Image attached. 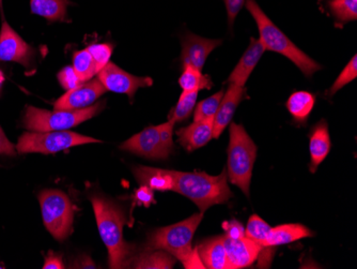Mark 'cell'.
Segmentation results:
<instances>
[{
    "label": "cell",
    "mask_w": 357,
    "mask_h": 269,
    "mask_svg": "<svg viewBox=\"0 0 357 269\" xmlns=\"http://www.w3.org/2000/svg\"><path fill=\"white\" fill-rule=\"evenodd\" d=\"M222 242L229 269L245 268L258 259L260 248L256 242L246 236L234 240L224 235Z\"/></svg>",
    "instance_id": "14"
},
{
    "label": "cell",
    "mask_w": 357,
    "mask_h": 269,
    "mask_svg": "<svg viewBox=\"0 0 357 269\" xmlns=\"http://www.w3.org/2000/svg\"><path fill=\"white\" fill-rule=\"evenodd\" d=\"M104 108V103L94 104L83 110H47L28 106L23 126L31 132L64 131L91 119Z\"/></svg>",
    "instance_id": "5"
},
{
    "label": "cell",
    "mask_w": 357,
    "mask_h": 269,
    "mask_svg": "<svg viewBox=\"0 0 357 269\" xmlns=\"http://www.w3.org/2000/svg\"><path fill=\"white\" fill-rule=\"evenodd\" d=\"M135 201L138 205H142V206L148 208L150 204L154 202L153 190L149 187L142 184V187L136 190Z\"/></svg>",
    "instance_id": "37"
},
{
    "label": "cell",
    "mask_w": 357,
    "mask_h": 269,
    "mask_svg": "<svg viewBox=\"0 0 357 269\" xmlns=\"http://www.w3.org/2000/svg\"><path fill=\"white\" fill-rule=\"evenodd\" d=\"M197 251L206 268L229 269L222 236L204 240L197 247Z\"/></svg>",
    "instance_id": "21"
},
{
    "label": "cell",
    "mask_w": 357,
    "mask_h": 269,
    "mask_svg": "<svg viewBox=\"0 0 357 269\" xmlns=\"http://www.w3.org/2000/svg\"><path fill=\"white\" fill-rule=\"evenodd\" d=\"M70 0H30L31 13L48 22H69L68 6Z\"/></svg>",
    "instance_id": "23"
},
{
    "label": "cell",
    "mask_w": 357,
    "mask_h": 269,
    "mask_svg": "<svg viewBox=\"0 0 357 269\" xmlns=\"http://www.w3.org/2000/svg\"><path fill=\"white\" fill-rule=\"evenodd\" d=\"M0 154L10 157L16 156V147L10 142L9 138L6 136L1 126H0Z\"/></svg>",
    "instance_id": "38"
},
{
    "label": "cell",
    "mask_w": 357,
    "mask_h": 269,
    "mask_svg": "<svg viewBox=\"0 0 357 269\" xmlns=\"http://www.w3.org/2000/svg\"><path fill=\"white\" fill-rule=\"evenodd\" d=\"M133 173L136 180L140 184L149 187L152 190L169 191L174 189V170L147 168V166H135L133 168Z\"/></svg>",
    "instance_id": "20"
},
{
    "label": "cell",
    "mask_w": 357,
    "mask_h": 269,
    "mask_svg": "<svg viewBox=\"0 0 357 269\" xmlns=\"http://www.w3.org/2000/svg\"><path fill=\"white\" fill-rule=\"evenodd\" d=\"M174 177L172 191L190 198L197 205L202 212L213 205L225 204L232 198L225 170L218 176L208 175L206 173L174 170Z\"/></svg>",
    "instance_id": "3"
},
{
    "label": "cell",
    "mask_w": 357,
    "mask_h": 269,
    "mask_svg": "<svg viewBox=\"0 0 357 269\" xmlns=\"http://www.w3.org/2000/svg\"><path fill=\"white\" fill-rule=\"evenodd\" d=\"M0 268H3V267H0Z\"/></svg>",
    "instance_id": "43"
},
{
    "label": "cell",
    "mask_w": 357,
    "mask_h": 269,
    "mask_svg": "<svg viewBox=\"0 0 357 269\" xmlns=\"http://www.w3.org/2000/svg\"><path fill=\"white\" fill-rule=\"evenodd\" d=\"M96 224L104 244L107 247L110 268H126L131 265L135 246L123 238L126 217L118 205L99 196L90 198Z\"/></svg>",
    "instance_id": "1"
},
{
    "label": "cell",
    "mask_w": 357,
    "mask_h": 269,
    "mask_svg": "<svg viewBox=\"0 0 357 269\" xmlns=\"http://www.w3.org/2000/svg\"><path fill=\"white\" fill-rule=\"evenodd\" d=\"M57 78L60 85H61L64 89L67 90L73 89V88L79 86L80 84H83V82L80 81V78H78L75 70L73 69L72 66L64 67L63 69L58 73Z\"/></svg>",
    "instance_id": "33"
},
{
    "label": "cell",
    "mask_w": 357,
    "mask_h": 269,
    "mask_svg": "<svg viewBox=\"0 0 357 269\" xmlns=\"http://www.w3.org/2000/svg\"><path fill=\"white\" fill-rule=\"evenodd\" d=\"M312 236H314V233L303 224H284L271 228L268 235V246L275 248Z\"/></svg>",
    "instance_id": "22"
},
{
    "label": "cell",
    "mask_w": 357,
    "mask_h": 269,
    "mask_svg": "<svg viewBox=\"0 0 357 269\" xmlns=\"http://www.w3.org/2000/svg\"><path fill=\"white\" fill-rule=\"evenodd\" d=\"M224 89L214 94L213 96L202 100L197 104L194 113V122H199V120L213 119L218 112V106L220 101L224 97Z\"/></svg>",
    "instance_id": "30"
},
{
    "label": "cell",
    "mask_w": 357,
    "mask_h": 269,
    "mask_svg": "<svg viewBox=\"0 0 357 269\" xmlns=\"http://www.w3.org/2000/svg\"><path fill=\"white\" fill-rule=\"evenodd\" d=\"M120 150L133 152L148 159H166L169 156L160 138L158 126H149L126 140Z\"/></svg>",
    "instance_id": "13"
},
{
    "label": "cell",
    "mask_w": 357,
    "mask_h": 269,
    "mask_svg": "<svg viewBox=\"0 0 357 269\" xmlns=\"http://www.w3.org/2000/svg\"><path fill=\"white\" fill-rule=\"evenodd\" d=\"M3 81H5V76H3V72L0 71V96H1V90H3Z\"/></svg>",
    "instance_id": "41"
},
{
    "label": "cell",
    "mask_w": 357,
    "mask_h": 269,
    "mask_svg": "<svg viewBox=\"0 0 357 269\" xmlns=\"http://www.w3.org/2000/svg\"><path fill=\"white\" fill-rule=\"evenodd\" d=\"M357 76V56H353L352 59L349 61L348 65L339 74L336 81L333 84L332 87L328 89V94L330 97L334 96L338 90L342 89L344 86L348 85L351 82L354 81Z\"/></svg>",
    "instance_id": "31"
},
{
    "label": "cell",
    "mask_w": 357,
    "mask_h": 269,
    "mask_svg": "<svg viewBox=\"0 0 357 269\" xmlns=\"http://www.w3.org/2000/svg\"><path fill=\"white\" fill-rule=\"evenodd\" d=\"M107 92L99 78L80 84L73 89L68 90L54 104L55 110H83L93 106L94 102Z\"/></svg>",
    "instance_id": "11"
},
{
    "label": "cell",
    "mask_w": 357,
    "mask_h": 269,
    "mask_svg": "<svg viewBox=\"0 0 357 269\" xmlns=\"http://www.w3.org/2000/svg\"><path fill=\"white\" fill-rule=\"evenodd\" d=\"M198 92H183L178 103L170 110L169 120L176 122H183L190 117L192 110L196 108Z\"/></svg>",
    "instance_id": "28"
},
{
    "label": "cell",
    "mask_w": 357,
    "mask_h": 269,
    "mask_svg": "<svg viewBox=\"0 0 357 269\" xmlns=\"http://www.w3.org/2000/svg\"><path fill=\"white\" fill-rule=\"evenodd\" d=\"M314 104H316L314 94L308 92H296L289 97L286 106L294 122L304 124L310 118Z\"/></svg>",
    "instance_id": "25"
},
{
    "label": "cell",
    "mask_w": 357,
    "mask_h": 269,
    "mask_svg": "<svg viewBox=\"0 0 357 269\" xmlns=\"http://www.w3.org/2000/svg\"><path fill=\"white\" fill-rule=\"evenodd\" d=\"M202 218L204 212H200V214L192 215L178 224L158 228L149 235L148 249L167 251L183 264L192 254V237Z\"/></svg>",
    "instance_id": "6"
},
{
    "label": "cell",
    "mask_w": 357,
    "mask_h": 269,
    "mask_svg": "<svg viewBox=\"0 0 357 269\" xmlns=\"http://www.w3.org/2000/svg\"><path fill=\"white\" fill-rule=\"evenodd\" d=\"M226 6L227 15H228V25L230 28L234 26L238 14L245 6L246 0H222Z\"/></svg>",
    "instance_id": "35"
},
{
    "label": "cell",
    "mask_w": 357,
    "mask_h": 269,
    "mask_svg": "<svg viewBox=\"0 0 357 269\" xmlns=\"http://www.w3.org/2000/svg\"><path fill=\"white\" fill-rule=\"evenodd\" d=\"M174 264L176 258L167 251L148 249L139 256H134L130 266L138 269H170L174 268Z\"/></svg>",
    "instance_id": "24"
},
{
    "label": "cell",
    "mask_w": 357,
    "mask_h": 269,
    "mask_svg": "<svg viewBox=\"0 0 357 269\" xmlns=\"http://www.w3.org/2000/svg\"><path fill=\"white\" fill-rule=\"evenodd\" d=\"M181 61L183 68L190 66L195 69L202 71L208 55L216 48L222 45V40L206 39L192 33H186L181 38Z\"/></svg>",
    "instance_id": "12"
},
{
    "label": "cell",
    "mask_w": 357,
    "mask_h": 269,
    "mask_svg": "<svg viewBox=\"0 0 357 269\" xmlns=\"http://www.w3.org/2000/svg\"><path fill=\"white\" fill-rule=\"evenodd\" d=\"M245 7L258 26L260 35L259 40L266 51L284 55L294 62L306 78H312L316 72L321 70V66L318 62L298 49V46L271 21L270 17L264 13L256 0H246Z\"/></svg>",
    "instance_id": "2"
},
{
    "label": "cell",
    "mask_w": 357,
    "mask_h": 269,
    "mask_svg": "<svg viewBox=\"0 0 357 269\" xmlns=\"http://www.w3.org/2000/svg\"><path fill=\"white\" fill-rule=\"evenodd\" d=\"M98 78L106 89L126 94L131 99L139 88L151 87L153 85L151 78L132 75L112 62L98 73Z\"/></svg>",
    "instance_id": "9"
},
{
    "label": "cell",
    "mask_w": 357,
    "mask_h": 269,
    "mask_svg": "<svg viewBox=\"0 0 357 269\" xmlns=\"http://www.w3.org/2000/svg\"><path fill=\"white\" fill-rule=\"evenodd\" d=\"M75 268H96V265L92 262L90 258L80 259V262H76L73 265Z\"/></svg>",
    "instance_id": "40"
},
{
    "label": "cell",
    "mask_w": 357,
    "mask_h": 269,
    "mask_svg": "<svg viewBox=\"0 0 357 269\" xmlns=\"http://www.w3.org/2000/svg\"><path fill=\"white\" fill-rule=\"evenodd\" d=\"M42 219L55 240L63 242L72 232L74 212L67 194L59 190H44L39 194Z\"/></svg>",
    "instance_id": "7"
},
{
    "label": "cell",
    "mask_w": 357,
    "mask_h": 269,
    "mask_svg": "<svg viewBox=\"0 0 357 269\" xmlns=\"http://www.w3.org/2000/svg\"><path fill=\"white\" fill-rule=\"evenodd\" d=\"M183 69L181 76L178 78V85L183 92H199L202 89H211L213 87V82L210 76L190 66H186Z\"/></svg>",
    "instance_id": "26"
},
{
    "label": "cell",
    "mask_w": 357,
    "mask_h": 269,
    "mask_svg": "<svg viewBox=\"0 0 357 269\" xmlns=\"http://www.w3.org/2000/svg\"><path fill=\"white\" fill-rule=\"evenodd\" d=\"M73 69L83 83L91 81L96 74L99 73L96 69V62L87 49L76 52L73 56Z\"/></svg>",
    "instance_id": "29"
},
{
    "label": "cell",
    "mask_w": 357,
    "mask_h": 269,
    "mask_svg": "<svg viewBox=\"0 0 357 269\" xmlns=\"http://www.w3.org/2000/svg\"><path fill=\"white\" fill-rule=\"evenodd\" d=\"M222 226L226 232V236L230 237V238L238 240L241 237L245 236V228L238 221H225Z\"/></svg>",
    "instance_id": "36"
},
{
    "label": "cell",
    "mask_w": 357,
    "mask_h": 269,
    "mask_svg": "<svg viewBox=\"0 0 357 269\" xmlns=\"http://www.w3.org/2000/svg\"><path fill=\"white\" fill-rule=\"evenodd\" d=\"M35 56L36 50L3 20L0 29V61L15 62L29 68Z\"/></svg>",
    "instance_id": "10"
},
{
    "label": "cell",
    "mask_w": 357,
    "mask_h": 269,
    "mask_svg": "<svg viewBox=\"0 0 357 269\" xmlns=\"http://www.w3.org/2000/svg\"><path fill=\"white\" fill-rule=\"evenodd\" d=\"M178 142L188 152L199 150L213 138V119L194 122L176 131Z\"/></svg>",
    "instance_id": "17"
},
{
    "label": "cell",
    "mask_w": 357,
    "mask_h": 269,
    "mask_svg": "<svg viewBox=\"0 0 357 269\" xmlns=\"http://www.w3.org/2000/svg\"><path fill=\"white\" fill-rule=\"evenodd\" d=\"M257 158V146L242 124L231 122L228 146V176L250 198L252 168Z\"/></svg>",
    "instance_id": "4"
},
{
    "label": "cell",
    "mask_w": 357,
    "mask_h": 269,
    "mask_svg": "<svg viewBox=\"0 0 357 269\" xmlns=\"http://www.w3.org/2000/svg\"><path fill=\"white\" fill-rule=\"evenodd\" d=\"M101 143V140L71 131L25 132L15 146L20 154H51L78 145Z\"/></svg>",
    "instance_id": "8"
},
{
    "label": "cell",
    "mask_w": 357,
    "mask_h": 269,
    "mask_svg": "<svg viewBox=\"0 0 357 269\" xmlns=\"http://www.w3.org/2000/svg\"><path fill=\"white\" fill-rule=\"evenodd\" d=\"M328 9L335 21L340 25L356 21L357 0H330Z\"/></svg>",
    "instance_id": "27"
},
{
    "label": "cell",
    "mask_w": 357,
    "mask_h": 269,
    "mask_svg": "<svg viewBox=\"0 0 357 269\" xmlns=\"http://www.w3.org/2000/svg\"><path fill=\"white\" fill-rule=\"evenodd\" d=\"M174 122L168 120L165 124L158 126V131H160V142L163 145L164 150L172 154L174 150V140H172V133H174Z\"/></svg>",
    "instance_id": "34"
},
{
    "label": "cell",
    "mask_w": 357,
    "mask_h": 269,
    "mask_svg": "<svg viewBox=\"0 0 357 269\" xmlns=\"http://www.w3.org/2000/svg\"><path fill=\"white\" fill-rule=\"evenodd\" d=\"M43 269H62L64 268L63 262H62L61 256H56L54 253H50V256L45 259Z\"/></svg>",
    "instance_id": "39"
},
{
    "label": "cell",
    "mask_w": 357,
    "mask_h": 269,
    "mask_svg": "<svg viewBox=\"0 0 357 269\" xmlns=\"http://www.w3.org/2000/svg\"><path fill=\"white\" fill-rule=\"evenodd\" d=\"M310 172L314 173L324 161L331 150V138L328 133V122L321 120L310 131Z\"/></svg>",
    "instance_id": "19"
},
{
    "label": "cell",
    "mask_w": 357,
    "mask_h": 269,
    "mask_svg": "<svg viewBox=\"0 0 357 269\" xmlns=\"http://www.w3.org/2000/svg\"><path fill=\"white\" fill-rule=\"evenodd\" d=\"M264 52H266V50H264L260 40L250 38V45H248L245 53L243 54L238 65L236 66L234 71L231 72L229 78L227 80V83L236 84V85L245 87L246 82H248L255 68L258 65L259 60L261 59Z\"/></svg>",
    "instance_id": "16"
},
{
    "label": "cell",
    "mask_w": 357,
    "mask_h": 269,
    "mask_svg": "<svg viewBox=\"0 0 357 269\" xmlns=\"http://www.w3.org/2000/svg\"><path fill=\"white\" fill-rule=\"evenodd\" d=\"M87 50L96 62L98 72L101 71L107 64H109L110 57L112 55V46L110 44H92V45L88 46Z\"/></svg>",
    "instance_id": "32"
},
{
    "label": "cell",
    "mask_w": 357,
    "mask_h": 269,
    "mask_svg": "<svg viewBox=\"0 0 357 269\" xmlns=\"http://www.w3.org/2000/svg\"><path fill=\"white\" fill-rule=\"evenodd\" d=\"M246 90L243 86L230 84L229 88L224 94L218 112L213 118V138H218L232 122L238 104L245 98Z\"/></svg>",
    "instance_id": "15"
},
{
    "label": "cell",
    "mask_w": 357,
    "mask_h": 269,
    "mask_svg": "<svg viewBox=\"0 0 357 269\" xmlns=\"http://www.w3.org/2000/svg\"><path fill=\"white\" fill-rule=\"evenodd\" d=\"M271 226L257 215H252L245 228V236L256 242L260 248L258 265L260 268H268L274 256V247L268 246V235Z\"/></svg>",
    "instance_id": "18"
},
{
    "label": "cell",
    "mask_w": 357,
    "mask_h": 269,
    "mask_svg": "<svg viewBox=\"0 0 357 269\" xmlns=\"http://www.w3.org/2000/svg\"><path fill=\"white\" fill-rule=\"evenodd\" d=\"M0 11L3 12V0H0Z\"/></svg>",
    "instance_id": "42"
}]
</instances>
